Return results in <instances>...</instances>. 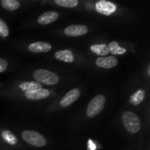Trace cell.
Masks as SVG:
<instances>
[{
  "mask_svg": "<svg viewBox=\"0 0 150 150\" xmlns=\"http://www.w3.org/2000/svg\"><path fill=\"white\" fill-rule=\"evenodd\" d=\"M122 122L125 128L130 134H136L141 130L142 124L139 117L133 112H125L122 116Z\"/></svg>",
  "mask_w": 150,
  "mask_h": 150,
  "instance_id": "cell-1",
  "label": "cell"
},
{
  "mask_svg": "<svg viewBox=\"0 0 150 150\" xmlns=\"http://www.w3.org/2000/svg\"><path fill=\"white\" fill-rule=\"evenodd\" d=\"M33 78L39 83L46 85H54L59 82V76L47 69H36L33 72Z\"/></svg>",
  "mask_w": 150,
  "mask_h": 150,
  "instance_id": "cell-2",
  "label": "cell"
},
{
  "mask_svg": "<svg viewBox=\"0 0 150 150\" xmlns=\"http://www.w3.org/2000/svg\"><path fill=\"white\" fill-rule=\"evenodd\" d=\"M21 137L26 143L36 148H42L47 144L46 139L40 133L35 131L25 130L21 133Z\"/></svg>",
  "mask_w": 150,
  "mask_h": 150,
  "instance_id": "cell-3",
  "label": "cell"
},
{
  "mask_svg": "<svg viewBox=\"0 0 150 150\" xmlns=\"http://www.w3.org/2000/svg\"><path fill=\"white\" fill-rule=\"evenodd\" d=\"M105 105V98L103 95H98L94 97L89 103L86 110V114L90 118H94L98 115L104 109Z\"/></svg>",
  "mask_w": 150,
  "mask_h": 150,
  "instance_id": "cell-4",
  "label": "cell"
},
{
  "mask_svg": "<svg viewBox=\"0 0 150 150\" xmlns=\"http://www.w3.org/2000/svg\"><path fill=\"white\" fill-rule=\"evenodd\" d=\"M96 10L98 12H99L103 15L109 16L116 11L117 6H116V4H114L112 2L101 0V1H98L96 3Z\"/></svg>",
  "mask_w": 150,
  "mask_h": 150,
  "instance_id": "cell-5",
  "label": "cell"
},
{
  "mask_svg": "<svg viewBox=\"0 0 150 150\" xmlns=\"http://www.w3.org/2000/svg\"><path fill=\"white\" fill-rule=\"evenodd\" d=\"M64 33L69 37L83 36L88 33V28L83 25H71L64 29Z\"/></svg>",
  "mask_w": 150,
  "mask_h": 150,
  "instance_id": "cell-6",
  "label": "cell"
},
{
  "mask_svg": "<svg viewBox=\"0 0 150 150\" xmlns=\"http://www.w3.org/2000/svg\"><path fill=\"white\" fill-rule=\"evenodd\" d=\"M118 58L114 55L111 56H102L96 60V65L103 69H112L118 65Z\"/></svg>",
  "mask_w": 150,
  "mask_h": 150,
  "instance_id": "cell-7",
  "label": "cell"
},
{
  "mask_svg": "<svg viewBox=\"0 0 150 150\" xmlns=\"http://www.w3.org/2000/svg\"><path fill=\"white\" fill-rule=\"evenodd\" d=\"M80 90L79 89H73L69 91L66 95L61 99L60 101V105L62 107H68L71 105L73 103H75L80 97Z\"/></svg>",
  "mask_w": 150,
  "mask_h": 150,
  "instance_id": "cell-8",
  "label": "cell"
},
{
  "mask_svg": "<svg viewBox=\"0 0 150 150\" xmlns=\"http://www.w3.org/2000/svg\"><path fill=\"white\" fill-rule=\"evenodd\" d=\"M50 95V91L47 89H39L36 91L25 92V98L29 100H41L47 98Z\"/></svg>",
  "mask_w": 150,
  "mask_h": 150,
  "instance_id": "cell-9",
  "label": "cell"
},
{
  "mask_svg": "<svg viewBox=\"0 0 150 150\" xmlns=\"http://www.w3.org/2000/svg\"><path fill=\"white\" fill-rule=\"evenodd\" d=\"M59 18V14L58 12L54 11H47L42 13L37 19L38 23L43 25H49L54 23V21L57 20V18Z\"/></svg>",
  "mask_w": 150,
  "mask_h": 150,
  "instance_id": "cell-10",
  "label": "cell"
},
{
  "mask_svg": "<svg viewBox=\"0 0 150 150\" xmlns=\"http://www.w3.org/2000/svg\"><path fill=\"white\" fill-rule=\"evenodd\" d=\"M28 49L33 53H46L52 49V46L45 41H37L29 45Z\"/></svg>",
  "mask_w": 150,
  "mask_h": 150,
  "instance_id": "cell-11",
  "label": "cell"
},
{
  "mask_svg": "<svg viewBox=\"0 0 150 150\" xmlns=\"http://www.w3.org/2000/svg\"><path fill=\"white\" fill-rule=\"evenodd\" d=\"M54 57L62 62H67V63H71L75 61V57L73 53L69 50V49H64V50H60L57 51L54 54Z\"/></svg>",
  "mask_w": 150,
  "mask_h": 150,
  "instance_id": "cell-12",
  "label": "cell"
},
{
  "mask_svg": "<svg viewBox=\"0 0 150 150\" xmlns=\"http://www.w3.org/2000/svg\"><path fill=\"white\" fill-rule=\"evenodd\" d=\"M145 95L146 93L144 90H139L133 95H131V97L129 98V102L134 105H138L144 100Z\"/></svg>",
  "mask_w": 150,
  "mask_h": 150,
  "instance_id": "cell-13",
  "label": "cell"
},
{
  "mask_svg": "<svg viewBox=\"0 0 150 150\" xmlns=\"http://www.w3.org/2000/svg\"><path fill=\"white\" fill-rule=\"evenodd\" d=\"M19 88L27 92L32 91H36L39 89H42V84L39 83L38 82H24L19 84Z\"/></svg>",
  "mask_w": 150,
  "mask_h": 150,
  "instance_id": "cell-14",
  "label": "cell"
},
{
  "mask_svg": "<svg viewBox=\"0 0 150 150\" xmlns=\"http://www.w3.org/2000/svg\"><path fill=\"white\" fill-rule=\"evenodd\" d=\"M109 53H111L112 55H118V54H123L127 52V49L124 47H120L119 43L117 41H112L107 46Z\"/></svg>",
  "mask_w": 150,
  "mask_h": 150,
  "instance_id": "cell-15",
  "label": "cell"
},
{
  "mask_svg": "<svg viewBox=\"0 0 150 150\" xmlns=\"http://www.w3.org/2000/svg\"><path fill=\"white\" fill-rule=\"evenodd\" d=\"M91 50L93 53H95L96 54L99 55L100 57L105 56V55H107L109 54L107 45H105V44H97V45H93V46L91 47Z\"/></svg>",
  "mask_w": 150,
  "mask_h": 150,
  "instance_id": "cell-16",
  "label": "cell"
},
{
  "mask_svg": "<svg viewBox=\"0 0 150 150\" xmlns=\"http://www.w3.org/2000/svg\"><path fill=\"white\" fill-rule=\"evenodd\" d=\"M1 5L3 6L4 9H5L7 11H13L19 8L20 3L17 0H2Z\"/></svg>",
  "mask_w": 150,
  "mask_h": 150,
  "instance_id": "cell-17",
  "label": "cell"
},
{
  "mask_svg": "<svg viewBox=\"0 0 150 150\" xmlns=\"http://www.w3.org/2000/svg\"><path fill=\"white\" fill-rule=\"evenodd\" d=\"M2 138L4 139V141L8 143L9 145L14 146L18 143V139L15 136V134L13 133H11L9 130H4L2 132Z\"/></svg>",
  "mask_w": 150,
  "mask_h": 150,
  "instance_id": "cell-18",
  "label": "cell"
},
{
  "mask_svg": "<svg viewBox=\"0 0 150 150\" xmlns=\"http://www.w3.org/2000/svg\"><path fill=\"white\" fill-rule=\"evenodd\" d=\"M54 3L60 6L66 8H74L79 4L78 0H55Z\"/></svg>",
  "mask_w": 150,
  "mask_h": 150,
  "instance_id": "cell-19",
  "label": "cell"
},
{
  "mask_svg": "<svg viewBox=\"0 0 150 150\" xmlns=\"http://www.w3.org/2000/svg\"><path fill=\"white\" fill-rule=\"evenodd\" d=\"M9 35V29L6 23L0 18V36L6 38Z\"/></svg>",
  "mask_w": 150,
  "mask_h": 150,
  "instance_id": "cell-20",
  "label": "cell"
},
{
  "mask_svg": "<svg viewBox=\"0 0 150 150\" xmlns=\"http://www.w3.org/2000/svg\"><path fill=\"white\" fill-rule=\"evenodd\" d=\"M7 67H8V62H7V61L4 60V59L0 58V73H1V72H4V71L7 69Z\"/></svg>",
  "mask_w": 150,
  "mask_h": 150,
  "instance_id": "cell-21",
  "label": "cell"
},
{
  "mask_svg": "<svg viewBox=\"0 0 150 150\" xmlns=\"http://www.w3.org/2000/svg\"><path fill=\"white\" fill-rule=\"evenodd\" d=\"M88 148H89V149H90V150L96 149V147H95V145H93V144H92V142H91V141L89 142V145H88Z\"/></svg>",
  "mask_w": 150,
  "mask_h": 150,
  "instance_id": "cell-22",
  "label": "cell"
}]
</instances>
